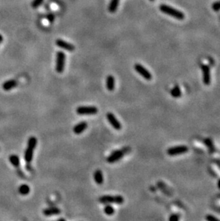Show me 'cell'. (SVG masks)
Segmentation results:
<instances>
[{
	"label": "cell",
	"mask_w": 220,
	"mask_h": 221,
	"mask_svg": "<svg viewBox=\"0 0 220 221\" xmlns=\"http://www.w3.org/2000/svg\"><path fill=\"white\" fill-rule=\"evenodd\" d=\"M159 10L161 11L162 12L164 13V14L170 15V17H174V18L179 19V20H182V19H184V14L183 12H182L181 11H179L177 9L174 7H172V6L166 5V4H162V5L159 6Z\"/></svg>",
	"instance_id": "1"
},
{
	"label": "cell",
	"mask_w": 220,
	"mask_h": 221,
	"mask_svg": "<svg viewBox=\"0 0 220 221\" xmlns=\"http://www.w3.org/2000/svg\"><path fill=\"white\" fill-rule=\"evenodd\" d=\"M99 202L102 204H110V203H116L121 205L124 202V199L122 195H102L99 198Z\"/></svg>",
	"instance_id": "2"
},
{
	"label": "cell",
	"mask_w": 220,
	"mask_h": 221,
	"mask_svg": "<svg viewBox=\"0 0 220 221\" xmlns=\"http://www.w3.org/2000/svg\"><path fill=\"white\" fill-rule=\"evenodd\" d=\"M66 54L64 52L59 51L57 52L56 55V71L58 73H62L65 68Z\"/></svg>",
	"instance_id": "3"
},
{
	"label": "cell",
	"mask_w": 220,
	"mask_h": 221,
	"mask_svg": "<svg viewBox=\"0 0 220 221\" xmlns=\"http://www.w3.org/2000/svg\"><path fill=\"white\" fill-rule=\"evenodd\" d=\"M98 108L95 106H79L76 109L79 115H94L98 112Z\"/></svg>",
	"instance_id": "4"
},
{
	"label": "cell",
	"mask_w": 220,
	"mask_h": 221,
	"mask_svg": "<svg viewBox=\"0 0 220 221\" xmlns=\"http://www.w3.org/2000/svg\"><path fill=\"white\" fill-rule=\"evenodd\" d=\"M126 153V150H117L113 151L110 155H109L106 158V161L109 163H114L118 162L119 160L123 158Z\"/></svg>",
	"instance_id": "5"
},
{
	"label": "cell",
	"mask_w": 220,
	"mask_h": 221,
	"mask_svg": "<svg viewBox=\"0 0 220 221\" xmlns=\"http://www.w3.org/2000/svg\"><path fill=\"white\" fill-rule=\"evenodd\" d=\"M189 150L186 145H179V146L172 147L166 150V153L170 156H176L186 153Z\"/></svg>",
	"instance_id": "6"
},
{
	"label": "cell",
	"mask_w": 220,
	"mask_h": 221,
	"mask_svg": "<svg viewBox=\"0 0 220 221\" xmlns=\"http://www.w3.org/2000/svg\"><path fill=\"white\" fill-rule=\"evenodd\" d=\"M134 70H136L137 73L139 74L141 76L143 77L144 79H146V80H151L152 78V75L150 73L147 69H146L143 65H140V64H135L134 65Z\"/></svg>",
	"instance_id": "7"
},
{
	"label": "cell",
	"mask_w": 220,
	"mask_h": 221,
	"mask_svg": "<svg viewBox=\"0 0 220 221\" xmlns=\"http://www.w3.org/2000/svg\"><path fill=\"white\" fill-rule=\"evenodd\" d=\"M106 119H107L108 122L110 123L111 125L112 126L113 128H114L116 130H120L122 129V126L121 123L117 120V117L114 115L112 112H108L106 114Z\"/></svg>",
	"instance_id": "8"
},
{
	"label": "cell",
	"mask_w": 220,
	"mask_h": 221,
	"mask_svg": "<svg viewBox=\"0 0 220 221\" xmlns=\"http://www.w3.org/2000/svg\"><path fill=\"white\" fill-rule=\"evenodd\" d=\"M56 45L61 49H63L68 52H73L75 50V47L72 44H71L68 42H66L63 39H59L56 40Z\"/></svg>",
	"instance_id": "9"
},
{
	"label": "cell",
	"mask_w": 220,
	"mask_h": 221,
	"mask_svg": "<svg viewBox=\"0 0 220 221\" xmlns=\"http://www.w3.org/2000/svg\"><path fill=\"white\" fill-rule=\"evenodd\" d=\"M202 70L203 72V82L205 85H209L211 82V75L210 67L206 65H203L202 67Z\"/></svg>",
	"instance_id": "10"
},
{
	"label": "cell",
	"mask_w": 220,
	"mask_h": 221,
	"mask_svg": "<svg viewBox=\"0 0 220 221\" xmlns=\"http://www.w3.org/2000/svg\"><path fill=\"white\" fill-rule=\"evenodd\" d=\"M88 127L87 123L84 122H80L78 124H77L76 125H74V127H73V132L76 135H80L82 134L84 131H85V130Z\"/></svg>",
	"instance_id": "11"
},
{
	"label": "cell",
	"mask_w": 220,
	"mask_h": 221,
	"mask_svg": "<svg viewBox=\"0 0 220 221\" xmlns=\"http://www.w3.org/2000/svg\"><path fill=\"white\" fill-rule=\"evenodd\" d=\"M61 213V210L57 207H50L45 208L43 211V214L45 216H52L55 215H59Z\"/></svg>",
	"instance_id": "12"
},
{
	"label": "cell",
	"mask_w": 220,
	"mask_h": 221,
	"mask_svg": "<svg viewBox=\"0 0 220 221\" xmlns=\"http://www.w3.org/2000/svg\"><path fill=\"white\" fill-rule=\"evenodd\" d=\"M34 149L35 148L32 147L27 146L26 149L25 150L24 158V160H25L27 163H30L31 162H32V160L33 159V155H34Z\"/></svg>",
	"instance_id": "13"
},
{
	"label": "cell",
	"mask_w": 220,
	"mask_h": 221,
	"mask_svg": "<svg viewBox=\"0 0 220 221\" xmlns=\"http://www.w3.org/2000/svg\"><path fill=\"white\" fill-rule=\"evenodd\" d=\"M17 85V82L15 79H9L2 84V88L5 91H10Z\"/></svg>",
	"instance_id": "14"
},
{
	"label": "cell",
	"mask_w": 220,
	"mask_h": 221,
	"mask_svg": "<svg viewBox=\"0 0 220 221\" xmlns=\"http://www.w3.org/2000/svg\"><path fill=\"white\" fill-rule=\"evenodd\" d=\"M106 87L109 91H114L115 88V79L112 75H108L106 79Z\"/></svg>",
	"instance_id": "15"
},
{
	"label": "cell",
	"mask_w": 220,
	"mask_h": 221,
	"mask_svg": "<svg viewBox=\"0 0 220 221\" xmlns=\"http://www.w3.org/2000/svg\"><path fill=\"white\" fill-rule=\"evenodd\" d=\"M94 180L97 185H102L104 183V176L101 170H97L94 172Z\"/></svg>",
	"instance_id": "16"
},
{
	"label": "cell",
	"mask_w": 220,
	"mask_h": 221,
	"mask_svg": "<svg viewBox=\"0 0 220 221\" xmlns=\"http://www.w3.org/2000/svg\"><path fill=\"white\" fill-rule=\"evenodd\" d=\"M120 0H111L108 6V10L110 13H114L117 12Z\"/></svg>",
	"instance_id": "17"
},
{
	"label": "cell",
	"mask_w": 220,
	"mask_h": 221,
	"mask_svg": "<svg viewBox=\"0 0 220 221\" xmlns=\"http://www.w3.org/2000/svg\"><path fill=\"white\" fill-rule=\"evenodd\" d=\"M18 191L20 195H26L30 193V187L28 185L22 184L19 187Z\"/></svg>",
	"instance_id": "18"
},
{
	"label": "cell",
	"mask_w": 220,
	"mask_h": 221,
	"mask_svg": "<svg viewBox=\"0 0 220 221\" xmlns=\"http://www.w3.org/2000/svg\"><path fill=\"white\" fill-rule=\"evenodd\" d=\"M9 160H10L11 164H12L14 167H19L20 160L19 156H17V155H10V158H9Z\"/></svg>",
	"instance_id": "19"
},
{
	"label": "cell",
	"mask_w": 220,
	"mask_h": 221,
	"mask_svg": "<svg viewBox=\"0 0 220 221\" xmlns=\"http://www.w3.org/2000/svg\"><path fill=\"white\" fill-rule=\"evenodd\" d=\"M171 94H172V96L174 98H178L181 97L182 92L178 85L175 86V87L171 90Z\"/></svg>",
	"instance_id": "20"
},
{
	"label": "cell",
	"mask_w": 220,
	"mask_h": 221,
	"mask_svg": "<svg viewBox=\"0 0 220 221\" xmlns=\"http://www.w3.org/2000/svg\"><path fill=\"white\" fill-rule=\"evenodd\" d=\"M104 212L106 215H112L114 213V208L112 205L110 204H106L104 207Z\"/></svg>",
	"instance_id": "21"
},
{
	"label": "cell",
	"mask_w": 220,
	"mask_h": 221,
	"mask_svg": "<svg viewBox=\"0 0 220 221\" xmlns=\"http://www.w3.org/2000/svg\"><path fill=\"white\" fill-rule=\"evenodd\" d=\"M44 0H33L32 2V6L33 8H37L43 4Z\"/></svg>",
	"instance_id": "22"
},
{
	"label": "cell",
	"mask_w": 220,
	"mask_h": 221,
	"mask_svg": "<svg viewBox=\"0 0 220 221\" xmlns=\"http://www.w3.org/2000/svg\"><path fill=\"white\" fill-rule=\"evenodd\" d=\"M212 8L213 10L215 11V12H218V11H219L220 10V0L219 1L214 2V3L212 5Z\"/></svg>",
	"instance_id": "23"
},
{
	"label": "cell",
	"mask_w": 220,
	"mask_h": 221,
	"mask_svg": "<svg viewBox=\"0 0 220 221\" xmlns=\"http://www.w3.org/2000/svg\"><path fill=\"white\" fill-rule=\"evenodd\" d=\"M206 220L208 221H219V220L218 218H217L216 217H214V215H209L206 216Z\"/></svg>",
	"instance_id": "24"
},
{
	"label": "cell",
	"mask_w": 220,
	"mask_h": 221,
	"mask_svg": "<svg viewBox=\"0 0 220 221\" xmlns=\"http://www.w3.org/2000/svg\"><path fill=\"white\" fill-rule=\"evenodd\" d=\"M46 19H48V21L50 22H53L55 19L54 14H52V13H50V14H49L47 16H46Z\"/></svg>",
	"instance_id": "25"
},
{
	"label": "cell",
	"mask_w": 220,
	"mask_h": 221,
	"mask_svg": "<svg viewBox=\"0 0 220 221\" xmlns=\"http://www.w3.org/2000/svg\"><path fill=\"white\" fill-rule=\"evenodd\" d=\"M179 219V216L177 215H172L170 217V218H169V220L170 221H177Z\"/></svg>",
	"instance_id": "26"
},
{
	"label": "cell",
	"mask_w": 220,
	"mask_h": 221,
	"mask_svg": "<svg viewBox=\"0 0 220 221\" xmlns=\"http://www.w3.org/2000/svg\"><path fill=\"white\" fill-rule=\"evenodd\" d=\"M2 41H3V37L2 34H0V44L2 42Z\"/></svg>",
	"instance_id": "27"
},
{
	"label": "cell",
	"mask_w": 220,
	"mask_h": 221,
	"mask_svg": "<svg viewBox=\"0 0 220 221\" xmlns=\"http://www.w3.org/2000/svg\"><path fill=\"white\" fill-rule=\"evenodd\" d=\"M217 185H218V187L220 189V179H219V180L218 181V183H217Z\"/></svg>",
	"instance_id": "28"
},
{
	"label": "cell",
	"mask_w": 220,
	"mask_h": 221,
	"mask_svg": "<svg viewBox=\"0 0 220 221\" xmlns=\"http://www.w3.org/2000/svg\"><path fill=\"white\" fill-rule=\"evenodd\" d=\"M58 220H59V221H60V220H63V221H65V219H64V218H60V219H59Z\"/></svg>",
	"instance_id": "29"
},
{
	"label": "cell",
	"mask_w": 220,
	"mask_h": 221,
	"mask_svg": "<svg viewBox=\"0 0 220 221\" xmlns=\"http://www.w3.org/2000/svg\"><path fill=\"white\" fill-rule=\"evenodd\" d=\"M150 1H152V2H153V1H154V0H150Z\"/></svg>",
	"instance_id": "30"
}]
</instances>
